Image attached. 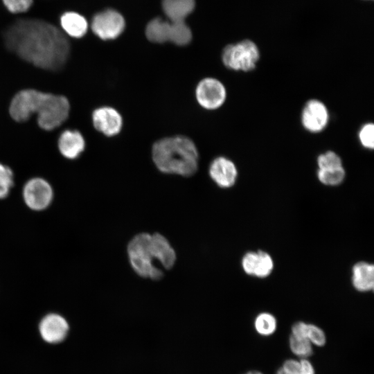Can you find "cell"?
<instances>
[{
  "instance_id": "cell-12",
  "label": "cell",
  "mask_w": 374,
  "mask_h": 374,
  "mask_svg": "<svg viewBox=\"0 0 374 374\" xmlns=\"http://www.w3.org/2000/svg\"><path fill=\"white\" fill-rule=\"evenodd\" d=\"M241 265L247 275L259 278L268 277L272 272L274 262L266 251H248L242 256Z\"/></svg>"
},
{
  "instance_id": "cell-29",
  "label": "cell",
  "mask_w": 374,
  "mask_h": 374,
  "mask_svg": "<svg viewBox=\"0 0 374 374\" xmlns=\"http://www.w3.org/2000/svg\"><path fill=\"white\" fill-rule=\"evenodd\" d=\"M244 374H263L262 373L258 371H249Z\"/></svg>"
},
{
  "instance_id": "cell-26",
  "label": "cell",
  "mask_w": 374,
  "mask_h": 374,
  "mask_svg": "<svg viewBox=\"0 0 374 374\" xmlns=\"http://www.w3.org/2000/svg\"><path fill=\"white\" fill-rule=\"evenodd\" d=\"M305 337L312 345L316 346H324L326 343V335L324 331L319 326L312 324H306Z\"/></svg>"
},
{
  "instance_id": "cell-21",
  "label": "cell",
  "mask_w": 374,
  "mask_h": 374,
  "mask_svg": "<svg viewBox=\"0 0 374 374\" xmlns=\"http://www.w3.org/2000/svg\"><path fill=\"white\" fill-rule=\"evenodd\" d=\"M285 374H315V370L308 359H289L280 367Z\"/></svg>"
},
{
  "instance_id": "cell-11",
  "label": "cell",
  "mask_w": 374,
  "mask_h": 374,
  "mask_svg": "<svg viewBox=\"0 0 374 374\" xmlns=\"http://www.w3.org/2000/svg\"><path fill=\"white\" fill-rule=\"evenodd\" d=\"M92 123L97 131L107 136H114L121 131L123 118L116 109L104 106L93 112Z\"/></svg>"
},
{
  "instance_id": "cell-20",
  "label": "cell",
  "mask_w": 374,
  "mask_h": 374,
  "mask_svg": "<svg viewBox=\"0 0 374 374\" xmlns=\"http://www.w3.org/2000/svg\"><path fill=\"white\" fill-rule=\"evenodd\" d=\"M254 328L258 334L264 337L273 335L277 328L276 317L269 312H261L254 319Z\"/></svg>"
},
{
  "instance_id": "cell-22",
  "label": "cell",
  "mask_w": 374,
  "mask_h": 374,
  "mask_svg": "<svg viewBox=\"0 0 374 374\" xmlns=\"http://www.w3.org/2000/svg\"><path fill=\"white\" fill-rule=\"evenodd\" d=\"M313 345L305 337L292 335L289 337V347L292 353L299 359H308L313 354Z\"/></svg>"
},
{
  "instance_id": "cell-1",
  "label": "cell",
  "mask_w": 374,
  "mask_h": 374,
  "mask_svg": "<svg viewBox=\"0 0 374 374\" xmlns=\"http://www.w3.org/2000/svg\"><path fill=\"white\" fill-rule=\"evenodd\" d=\"M3 38L10 51L42 69L57 71L69 56L70 43L66 35L42 19H17L8 27Z\"/></svg>"
},
{
  "instance_id": "cell-4",
  "label": "cell",
  "mask_w": 374,
  "mask_h": 374,
  "mask_svg": "<svg viewBox=\"0 0 374 374\" xmlns=\"http://www.w3.org/2000/svg\"><path fill=\"white\" fill-rule=\"evenodd\" d=\"M130 265L140 276L159 280L163 272L154 263L157 261L151 244V234L141 233L136 235L127 245Z\"/></svg>"
},
{
  "instance_id": "cell-3",
  "label": "cell",
  "mask_w": 374,
  "mask_h": 374,
  "mask_svg": "<svg viewBox=\"0 0 374 374\" xmlns=\"http://www.w3.org/2000/svg\"><path fill=\"white\" fill-rule=\"evenodd\" d=\"M152 157L159 170L166 174L190 177L198 168L197 147L190 139L184 136L159 139L152 146Z\"/></svg>"
},
{
  "instance_id": "cell-6",
  "label": "cell",
  "mask_w": 374,
  "mask_h": 374,
  "mask_svg": "<svg viewBox=\"0 0 374 374\" xmlns=\"http://www.w3.org/2000/svg\"><path fill=\"white\" fill-rule=\"evenodd\" d=\"M26 205L31 210L41 211L47 208L53 199L51 184L44 179L34 177L26 182L22 190Z\"/></svg>"
},
{
  "instance_id": "cell-15",
  "label": "cell",
  "mask_w": 374,
  "mask_h": 374,
  "mask_svg": "<svg viewBox=\"0 0 374 374\" xmlns=\"http://www.w3.org/2000/svg\"><path fill=\"white\" fill-rule=\"evenodd\" d=\"M178 21L163 20L161 18L152 19L145 28L148 40L154 43L172 42Z\"/></svg>"
},
{
  "instance_id": "cell-24",
  "label": "cell",
  "mask_w": 374,
  "mask_h": 374,
  "mask_svg": "<svg viewBox=\"0 0 374 374\" xmlns=\"http://www.w3.org/2000/svg\"><path fill=\"white\" fill-rule=\"evenodd\" d=\"M14 185V174L10 167L0 163V199L6 197Z\"/></svg>"
},
{
  "instance_id": "cell-9",
  "label": "cell",
  "mask_w": 374,
  "mask_h": 374,
  "mask_svg": "<svg viewBox=\"0 0 374 374\" xmlns=\"http://www.w3.org/2000/svg\"><path fill=\"white\" fill-rule=\"evenodd\" d=\"M329 121L328 110L323 103L317 99L308 100L301 113L303 127L312 133L323 131Z\"/></svg>"
},
{
  "instance_id": "cell-10",
  "label": "cell",
  "mask_w": 374,
  "mask_h": 374,
  "mask_svg": "<svg viewBox=\"0 0 374 374\" xmlns=\"http://www.w3.org/2000/svg\"><path fill=\"white\" fill-rule=\"evenodd\" d=\"M69 326L62 315L57 313L46 314L39 323V332L44 341L55 344L62 342L66 337Z\"/></svg>"
},
{
  "instance_id": "cell-25",
  "label": "cell",
  "mask_w": 374,
  "mask_h": 374,
  "mask_svg": "<svg viewBox=\"0 0 374 374\" xmlns=\"http://www.w3.org/2000/svg\"><path fill=\"white\" fill-rule=\"evenodd\" d=\"M317 166L319 170H328L342 167L341 157L335 152L328 151L317 157Z\"/></svg>"
},
{
  "instance_id": "cell-5",
  "label": "cell",
  "mask_w": 374,
  "mask_h": 374,
  "mask_svg": "<svg viewBox=\"0 0 374 374\" xmlns=\"http://www.w3.org/2000/svg\"><path fill=\"white\" fill-rule=\"evenodd\" d=\"M259 58L258 46L249 39L227 45L222 53V60L226 68L244 72L253 70Z\"/></svg>"
},
{
  "instance_id": "cell-17",
  "label": "cell",
  "mask_w": 374,
  "mask_h": 374,
  "mask_svg": "<svg viewBox=\"0 0 374 374\" xmlns=\"http://www.w3.org/2000/svg\"><path fill=\"white\" fill-rule=\"evenodd\" d=\"M152 247L157 261L165 269H170L176 260V253L168 240L159 233L151 235Z\"/></svg>"
},
{
  "instance_id": "cell-18",
  "label": "cell",
  "mask_w": 374,
  "mask_h": 374,
  "mask_svg": "<svg viewBox=\"0 0 374 374\" xmlns=\"http://www.w3.org/2000/svg\"><path fill=\"white\" fill-rule=\"evenodd\" d=\"M195 7V0H163L162 8L172 21H185L186 18L192 13Z\"/></svg>"
},
{
  "instance_id": "cell-16",
  "label": "cell",
  "mask_w": 374,
  "mask_h": 374,
  "mask_svg": "<svg viewBox=\"0 0 374 374\" xmlns=\"http://www.w3.org/2000/svg\"><path fill=\"white\" fill-rule=\"evenodd\" d=\"M352 284L354 288L361 292L373 290L374 266L372 263L360 261L352 268Z\"/></svg>"
},
{
  "instance_id": "cell-2",
  "label": "cell",
  "mask_w": 374,
  "mask_h": 374,
  "mask_svg": "<svg viewBox=\"0 0 374 374\" xmlns=\"http://www.w3.org/2000/svg\"><path fill=\"white\" fill-rule=\"evenodd\" d=\"M70 111L69 100L64 96L26 89L17 92L11 100L9 114L19 123L28 121L37 114V124L44 130H53L68 118Z\"/></svg>"
},
{
  "instance_id": "cell-23",
  "label": "cell",
  "mask_w": 374,
  "mask_h": 374,
  "mask_svg": "<svg viewBox=\"0 0 374 374\" xmlns=\"http://www.w3.org/2000/svg\"><path fill=\"white\" fill-rule=\"evenodd\" d=\"M317 176L319 181L323 185L336 186L344 181L346 171L343 166L328 170L318 169Z\"/></svg>"
},
{
  "instance_id": "cell-27",
  "label": "cell",
  "mask_w": 374,
  "mask_h": 374,
  "mask_svg": "<svg viewBox=\"0 0 374 374\" xmlns=\"http://www.w3.org/2000/svg\"><path fill=\"white\" fill-rule=\"evenodd\" d=\"M359 140L362 145L367 149L374 148V125L372 123L364 124L359 130Z\"/></svg>"
},
{
  "instance_id": "cell-14",
  "label": "cell",
  "mask_w": 374,
  "mask_h": 374,
  "mask_svg": "<svg viewBox=\"0 0 374 374\" xmlns=\"http://www.w3.org/2000/svg\"><path fill=\"white\" fill-rule=\"evenodd\" d=\"M57 146L64 157L75 159L84 150L85 140L79 131L66 130L60 135Z\"/></svg>"
},
{
  "instance_id": "cell-8",
  "label": "cell",
  "mask_w": 374,
  "mask_h": 374,
  "mask_svg": "<svg viewBox=\"0 0 374 374\" xmlns=\"http://www.w3.org/2000/svg\"><path fill=\"white\" fill-rule=\"evenodd\" d=\"M198 104L208 110L220 108L225 102L226 90L219 80L206 78L199 82L195 89Z\"/></svg>"
},
{
  "instance_id": "cell-7",
  "label": "cell",
  "mask_w": 374,
  "mask_h": 374,
  "mask_svg": "<svg viewBox=\"0 0 374 374\" xmlns=\"http://www.w3.org/2000/svg\"><path fill=\"white\" fill-rule=\"evenodd\" d=\"M125 21L118 11L107 9L96 14L91 28L93 33L103 40L114 39L124 31Z\"/></svg>"
},
{
  "instance_id": "cell-13",
  "label": "cell",
  "mask_w": 374,
  "mask_h": 374,
  "mask_svg": "<svg viewBox=\"0 0 374 374\" xmlns=\"http://www.w3.org/2000/svg\"><path fill=\"white\" fill-rule=\"evenodd\" d=\"M208 172L211 179L223 188L233 186L238 177V170L235 163L224 157L214 159L209 166Z\"/></svg>"
},
{
  "instance_id": "cell-28",
  "label": "cell",
  "mask_w": 374,
  "mask_h": 374,
  "mask_svg": "<svg viewBox=\"0 0 374 374\" xmlns=\"http://www.w3.org/2000/svg\"><path fill=\"white\" fill-rule=\"evenodd\" d=\"M6 8L12 13L26 12L33 5V0H2Z\"/></svg>"
},
{
  "instance_id": "cell-19",
  "label": "cell",
  "mask_w": 374,
  "mask_h": 374,
  "mask_svg": "<svg viewBox=\"0 0 374 374\" xmlns=\"http://www.w3.org/2000/svg\"><path fill=\"white\" fill-rule=\"evenodd\" d=\"M60 25L63 32L71 37L80 38L88 30V22L80 14L75 12H66L60 17Z\"/></svg>"
}]
</instances>
